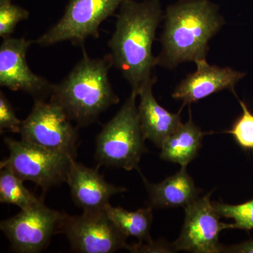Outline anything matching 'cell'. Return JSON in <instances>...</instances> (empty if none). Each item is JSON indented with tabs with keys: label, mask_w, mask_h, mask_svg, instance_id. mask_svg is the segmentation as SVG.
I'll return each instance as SVG.
<instances>
[{
	"label": "cell",
	"mask_w": 253,
	"mask_h": 253,
	"mask_svg": "<svg viewBox=\"0 0 253 253\" xmlns=\"http://www.w3.org/2000/svg\"><path fill=\"white\" fill-rule=\"evenodd\" d=\"M164 16L160 0H123L109 41L113 66L122 73L136 94L154 76L157 58L152 53L156 30Z\"/></svg>",
	"instance_id": "obj_1"
},
{
	"label": "cell",
	"mask_w": 253,
	"mask_h": 253,
	"mask_svg": "<svg viewBox=\"0 0 253 253\" xmlns=\"http://www.w3.org/2000/svg\"><path fill=\"white\" fill-rule=\"evenodd\" d=\"M158 65L174 68L206 59L208 42L224 24L216 5L208 0H181L168 6Z\"/></svg>",
	"instance_id": "obj_2"
},
{
	"label": "cell",
	"mask_w": 253,
	"mask_h": 253,
	"mask_svg": "<svg viewBox=\"0 0 253 253\" xmlns=\"http://www.w3.org/2000/svg\"><path fill=\"white\" fill-rule=\"evenodd\" d=\"M113 63L109 54L94 59L83 50L79 62L61 83L54 84L50 100L60 105L80 126L94 123L120 99L109 78Z\"/></svg>",
	"instance_id": "obj_3"
},
{
	"label": "cell",
	"mask_w": 253,
	"mask_h": 253,
	"mask_svg": "<svg viewBox=\"0 0 253 253\" xmlns=\"http://www.w3.org/2000/svg\"><path fill=\"white\" fill-rule=\"evenodd\" d=\"M137 96L131 91L121 109L96 136L95 158L99 167L139 169L141 156L148 151L139 123Z\"/></svg>",
	"instance_id": "obj_4"
},
{
	"label": "cell",
	"mask_w": 253,
	"mask_h": 253,
	"mask_svg": "<svg viewBox=\"0 0 253 253\" xmlns=\"http://www.w3.org/2000/svg\"><path fill=\"white\" fill-rule=\"evenodd\" d=\"M4 141L9 154L0 168H9L23 181H33L45 191L66 182L71 160L76 158L23 139L6 137Z\"/></svg>",
	"instance_id": "obj_5"
},
{
	"label": "cell",
	"mask_w": 253,
	"mask_h": 253,
	"mask_svg": "<svg viewBox=\"0 0 253 253\" xmlns=\"http://www.w3.org/2000/svg\"><path fill=\"white\" fill-rule=\"evenodd\" d=\"M21 139L76 158L78 129L60 105L49 99H36L19 133Z\"/></svg>",
	"instance_id": "obj_6"
},
{
	"label": "cell",
	"mask_w": 253,
	"mask_h": 253,
	"mask_svg": "<svg viewBox=\"0 0 253 253\" xmlns=\"http://www.w3.org/2000/svg\"><path fill=\"white\" fill-rule=\"evenodd\" d=\"M123 0H70L62 17L34 41L49 46L69 41L81 45L87 38H98L103 21L112 16Z\"/></svg>",
	"instance_id": "obj_7"
},
{
	"label": "cell",
	"mask_w": 253,
	"mask_h": 253,
	"mask_svg": "<svg viewBox=\"0 0 253 253\" xmlns=\"http://www.w3.org/2000/svg\"><path fill=\"white\" fill-rule=\"evenodd\" d=\"M61 232L66 236L73 252L112 253L128 249L126 237L105 210L83 211L80 215L65 214Z\"/></svg>",
	"instance_id": "obj_8"
},
{
	"label": "cell",
	"mask_w": 253,
	"mask_h": 253,
	"mask_svg": "<svg viewBox=\"0 0 253 253\" xmlns=\"http://www.w3.org/2000/svg\"><path fill=\"white\" fill-rule=\"evenodd\" d=\"M65 214L47 207L42 201L1 221L0 229L15 252L38 253L49 246L55 233L60 231Z\"/></svg>",
	"instance_id": "obj_9"
},
{
	"label": "cell",
	"mask_w": 253,
	"mask_h": 253,
	"mask_svg": "<svg viewBox=\"0 0 253 253\" xmlns=\"http://www.w3.org/2000/svg\"><path fill=\"white\" fill-rule=\"evenodd\" d=\"M212 192L199 197L184 208L185 219L180 236L172 244L173 251L194 253H221V231L232 229V224L221 222V216L211 202Z\"/></svg>",
	"instance_id": "obj_10"
},
{
	"label": "cell",
	"mask_w": 253,
	"mask_h": 253,
	"mask_svg": "<svg viewBox=\"0 0 253 253\" xmlns=\"http://www.w3.org/2000/svg\"><path fill=\"white\" fill-rule=\"evenodd\" d=\"M32 43L23 38L4 39L0 46V85L27 93L35 99H45L54 84L28 66L26 54Z\"/></svg>",
	"instance_id": "obj_11"
},
{
	"label": "cell",
	"mask_w": 253,
	"mask_h": 253,
	"mask_svg": "<svg viewBox=\"0 0 253 253\" xmlns=\"http://www.w3.org/2000/svg\"><path fill=\"white\" fill-rule=\"evenodd\" d=\"M73 202L83 211L105 210L114 195L126 192V188L110 184L105 180L98 168L86 167L71 160L66 182Z\"/></svg>",
	"instance_id": "obj_12"
},
{
	"label": "cell",
	"mask_w": 253,
	"mask_h": 253,
	"mask_svg": "<svg viewBox=\"0 0 253 253\" xmlns=\"http://www.w3.org/2000/svg\"><path fill=\"white\" fill-rule=\"evenodd\" d=\"M195 63L196 72L183 80L172 94L174 99L181 100L184 105L197 102L224 89L234 91L236 83L246 76L231 68L211 66L206 59Z\"/></svg>",
	"instance_id": "obj_13"
},
{
	"label": "cell",
	"mask_w": 253,
	"mask_h": 253,
	"mask_svg": "<svg viewBox=\"0 0 253 253\" xmlns=\"http://www.w3.org/2000/svg\"><path fill=\"white\" fill-rule=\"evenodd\" d=\"M156 80L150 82L139 91L140 103L138 107L139 123L145 139H149L158 147L180 126V111L169 112L158 104L153 94Z\"/></svg>",
	"instance_id": "obj_14"
},
{
	"label": "cell",
	"mask_w": 253,
	"mask_h": 253,
	"mask_svg": "<svg viewBox=\"0 0 253 253\" xmlns=\"http://www.w3.org/2000/svg\"><path fill=\"white\" fill-rule=\"evenodd\" d=\"M141 175L149 194V206L152 208H184L199 197L201 190L195 185L186 167H181L179 172L158 184L149 182Z\"/></svg>",
	"instance_id": "obj_15"
},
{
	"label": "cell",
	"mask_w": 253,
	"mask_h": 253,
	"mask_svg": "<svg viewBox=\"0 0 253 253\" xmlns=\"http://www.w3.org/2000/svg\"><path fill=\"white\" fill-rule=\"evenodd\" d=\"M205 134L206 133L193 122L190 113L189 121L181 123L163 142L161 147V159L186 167L199 154Z\"/></svg>",
	"instance_id": "obj_16"
},
{
	"label": "cell",
	"mask_w": 253,
	"mask_h": 253,
	"mask_svg": "<svg viewBox=\"0 0 253 253\" xmlns=\"http://www.w3.org/2000/svg\"><path fill=\"white\" fill-rule=\"evenodd\" d=\"M152 209L149 206L131 212L121 207H113L109 204L105 211L126 237L133 236L139 239V243H148L153 241L150 234L153 221Z\"/></svg>",
	"instance_id": "obj_17"
},
{
	"label": "cell",
	"mask_w": 253,
	"mask_h": 253,
	"mask_svg": "<svg viewBox=\"0 0 253 253\" xmlns=\"http://www.w3.org/2000/svg\"><path fill=\"white\" fill-rule=\"evenodd\" d=\"M0 168L1 204L14 205L21 210H27L41 202L42 200L36 197L24 186V181L18 177L9 168Z\"/></svg>",
	"instance_id": "obj_18"
},
{
	"label": "cell",
	"mask_w": 253,
	"mask_h": 253,
	"mask_svg": "<svg viewBox=\"0 0 253 253\" xmlns=\"http://www.w3.org/2000/svg\"><path fill=\"white\" fill-rule=\"evenodd\" d=\"M213 206L221 217L234 219L235 222L232 224V229L246 231L253 229V199L239 205L213 203Z\"/></svg>",
	"instance_id": "obj_19"
},
{
	"label": "cell",
	"mask_w": 253,
	"mask_h": 253,
	"mask_svg": "<svg viewBox=\"0 0 253 253\" xmlns=\"http://www.w3.org/2000/svg\"><path fill=\"white\" fill-rule=\"evenodd\" d=\"M243 113L227 131L242 149L253 150V113L250 111L247 104L239 100Z\"/></svg>",
	"instance_id": "obj_20"
},
{
	"label": "cell",
	"mask_w": 253,
	"mask_h": 253,
	"mask_svg": "<svg viewBox=\"0 0 253 253\" xmlns=\"http://www.w3.org/2000/svg\"><path fill=\"white\" fill-rule=\"evenodd\" d=\"M29 17L28 10L8 3L0 5V37L3 40L11 38L16 26Z\"/></svg>",
	"instance_id": "obj_21"
},
{
	"label": "cell",
	"mask_w": 253,
	"mask_h": 253,
	"mask_svg": "<svg viewBox=\"0 0 253 253\" xmlns=\"http://www.w3.org/2000/svg\"><path fill=\"white\" fill-rule=\"evenodd\" d=\"M23 121L16 117L12 105L2 91L0 92V130L20 133Z\"/></svg>",
	"instance_id": "obj_22"
},
{
	"label": "cell",
	"mask_w": 253,
	"mask_h": 253,
	"mask_svg": "<svg viewBox=\"0 0 253 253\" xmlns=\"http://www.w3.org/2000/svg\"><path fill=\"white\" fill-rule=\"evenodd\" d=\"M221 253H253V240H250L241 244L233 245L231 246H223Z\"/></svg>",
	"instance_id": "obj_23"
},
{
	"label": "cell",
	"mask_w": 253,
	"mask_h": 253,
	"mask_svg": "<svg viewBox=\"0 0 253 253\" xmlns=\"http://www.w3.org/2000/svg\"><path fill=\"white\" fill-rule=\"evenodd\" d=\"M12 0H0V5L11 3Z\"/></svg>",
	"instance_id": "obj_24"
}]
</instances>
